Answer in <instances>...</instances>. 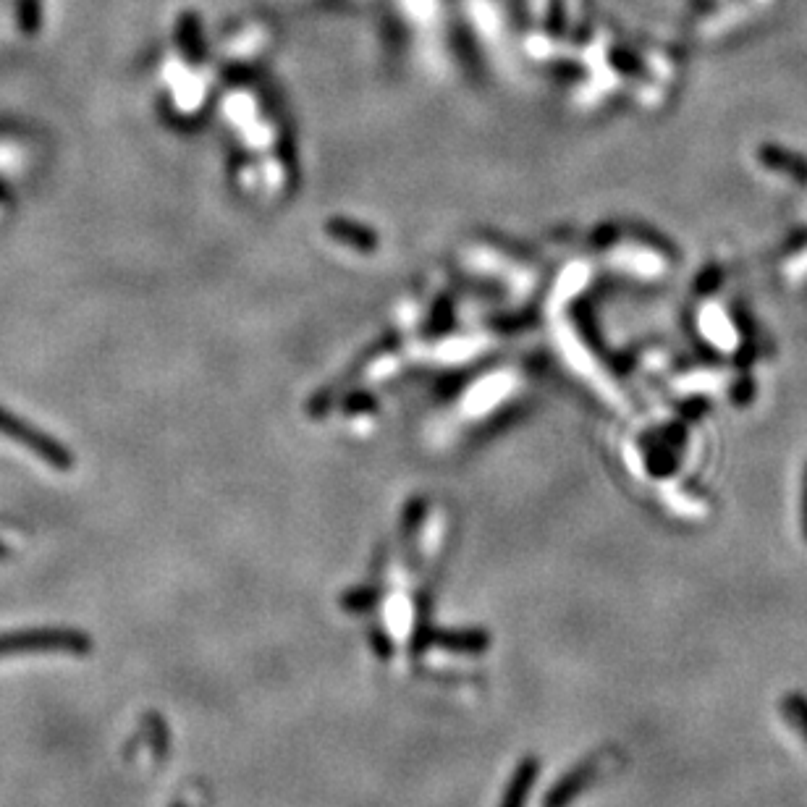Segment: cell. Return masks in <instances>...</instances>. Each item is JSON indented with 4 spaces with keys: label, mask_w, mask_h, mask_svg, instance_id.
I'll use <instances>...</instances> for the list:
<instances>
[{
    "label": "cell",
    "mask_w": 807,
    "mask_h": 807,
    "mask_svg": "<svg viewBox=\"0 0 807 807\" xmlns=\"http://www.w3.org/2000/svg\"><path fill=\"white\" fill-rule=\"evenodd\" d=\"M92 653V637L74 627H37L0 635V658L14 656H74Z\"/></svg>",
    "instance_id": "obj_1"
},
{
    "label": "cell",
    "mask_w": 807,
    "mask_h": 807,
    "mask_svg": "<svg viewBox=\"0 0 807 807\" xmlns=\"http://www.w3.org/2000/svg\"><path fill=\"white\" fill-rule=\"evenodd\" d=\"M0 435L8 438V441H14L21 449H27L32 456H37L42 464H48L50 470H74V454H71V449H66L58 438L35 428L32 422H27L24 417H19V414H14L6 407H0Z\"/></svg>",
    "instance_id": "obj_2"
},
{
    "label": "cell",
    "mask_w": 807,
    "mask_h": 807,
    "mask_svg": "<svg viewBox=\"0 0 807 807\" xmlns=\"http://www.w3.org/2000/svg\"><path fill=\"white\" fill-rule=\"evenodd\" d=\"M601 766H603L601 758H590V760H585V763H580V766L574 768V771L566 773L564 779H561L559 784L548 792L543 807H566L569 802L577 800V797H580V794L585 792L590 784H593L595 776L601 773Z\"/></svg>",
    "instance_id": "obj_3"
},
{
    "label": "cell",
    "mask_w": 807,
    "mask_h": 807,
    "mask_svg": "<svg viewBox=\"0 0 807 807\" xmlns=\"http://www.w3.org/2000/svg\"><path fill=\"white\" fill-rule=\"evenodd\" d=\"M433 642L451 653H480L490 645V635L477 632V629H472V632H438V635H433Z\"/></svg>",
    "instance_id": "obj_4"
},
{
    "label": "cell",
    "mask_w": 807,
    "mask_h": 807,
    "mask_svg": "<svg viewBox=\"0 0 807 807\" xmlns=\"http://www.w3.org/2000/svg\"><path fill=\"white\" fill-rule=\"evenodd\" d=\"M535 776H538V760L527 758L525 763L517 768V773H514V779H511L509 789H506L501 807H525V797L530 794L532 784H535Z\"/></svg>",
    "instance_id": "obj_5"
},
{
    "label": "cell",
    "mask_w": 807,
    "mask_h": 807,
    "mask_svg": "<svg viewBox=\"0 0 807 807\" xmlns=\"http://www.w3.org/2000/svg\"><path fill=\"white\" fill-rule=\"evenodd\" d=\"M781 711H784V718L789 724L794 726V732L800 734L807 745V697L800 695V692H789L781 700Z\"/></svg>",
    "instance_id": "obj_6"
},
{
    "label": "cell",
    "mask_w": 807,
    "mask_h": 807,
    "mask_svg": "<svg viewBox=\"0 0 807 807\" xmlns=\"http://www.w3.org/2000/svg\"><path fill=\"white\" fill-rule=\"evenodd\" d=\"M8 200H11V189H8L6 181L0 179V205H6Z\"/></svg>",
    "instance_id": "obj_7"
}]
</instances>
